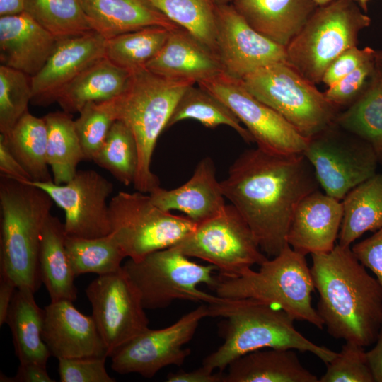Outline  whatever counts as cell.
<instances>
[{"label":"cell","instance_id":"277c9868","mask_svg":"<svg viewBox=\"0 0 382 382\" xmlns=\"http://www.w3.org/2000/svg\"><path fill=\"white\" fill-rule=\"evenodd\" d=\"M53 204L40 187L1 175L0 274L17 288L40 287L41 235Z\"/></svg>","mask_w":382,"mask_h":382},{"label":"cell","instance_id":"8fae6325","mask_svg":"<svg viewBox=\"0 0 382 382\" xmlns=\"http://www.w3.org/2000/svg\"><path fill=\"white\" fill-rule=\"evenodd\" d=\"M172 247L189 257L209 262L227 277L239 276L267 259L251 228L232 204L197 224Z\"/></svg>","mask_w":382,"mask_h":382},{"label":"cell","instance_id":"30bf717a","mask_svg":"<svg viewBox=\"0 0 382 382\" xmlns=\"http://www.w3.org/2000/svg\"><path fill=\"white\" fill-rule=\"evenodd\" d=\"M110 234L126 257L137 261L173 246L197 224L155 205L149 195L119 192L109 202Z\"/></svg>","mask_w":382,"mask_h":382},{"label":"cell","instance_id":"ab89813d","mask_svg":"<svg viewBox=\"0 0 382 382\" xmlns=\"http://www.w3.org/2000/svg\"><path fill=\"white\" fill-rule=\"evenodd\" d=\"M33 98L31 76L0 66V134L7 135L28 112Z\"/></svg>","mask_w":382,"mask_h":382},{"label":"cell","instance_id":"5bb4252c","mask_svg":"<svg viewBox=\"0 0 382 382\" xmlns=\"http://www.w3.org/2000/svg\"><path fill=\"white\" fill-rule=\"evenodd\" d=\"M107 355L149 328L140 294L122 268L98 275L86 289Z\"/></svg>","mask_w":382,"mask_h":382},{"label":"cell","instance_id":"681fc988","mask_svg":"<svg viewBox=\"0 0 382 382\" xmlns=\"http://www.w3.org/2000/svg\"><path fill=\"white\" fill-rule=\"evenodd\" d=\"M224 372L214 373L204 366L191 371H180L170 373L166 377L168 382H223Z\"/></svg>","mask_w":382,"mask_h":382},{"label":"cell","instance_id":"74e56055","mask_svg":"<svg viewBox=\"0 0 382 382\" xmlns=\"http://www.w3.org/2000/svg\"><path fill=\"white\" fill-rule=\"evenodd\" d=\"M24 11L57 40L93 31L79 0H24Z\"/></svg>","mask_w":382,"mask_h":382},{"label":"cell","instance_id":"836d02e7","mask_svg":"<svg viewBox=\"0 0 382 382\" xmlns=\"http://www.w3.org/2000/svg\"><path fill=\"white\" fill-rule=\"evenodd\" d=\"M194 85L190 86L180 98L167 128L180 121L192 119L207 128L228 126L246 142H254L250 132L225 103L204 88Z\"/></svg>","mask_w":382,"mask_h":382},{"label":"cell","instance_id":"d4e9b609","mask_svg":"<svg viewBox=\"0 0 382 382\" xmlns=\"http://www.w3.org/2000/svg\"><path fill=\"white\" fill-rule=\"evenodd\" d=\"M79 1L93 30L106 39L151 26L180 28L146 0Z\"/></svg>","mask_w":382,"mask_h":382},{"label":"cell","instance_id":"ac0fdd59","mask_svg":"<svg viewBox=\"0 0 382 382\" xmlns=\"http://www.w3.org/2000/svg\"><path fill=\"white\" fill-rule=\"evenodd\" d=\"M107 39L93 30L57 41L42 69L31 77L36 105L57 102L62 90L85 69L106 57Z\"/></svg>","mask_w":382,"mask_h":382},{"label":"cell","instance_id":"bcb514c9","mask_svg":"<svg viewBox=\"0 0 382 382\" xmlns=\"http://www.w3.org/2000/svg\"><path fill=\"white\" fill-rule=\"evenodd\" d=\"M352 250L359 261L374 274L382 287V228L355 243Z\"/></svg>","mask_w":382,"mask_h":382},{"label":"cell","instance_id":"d6986e66","mask_svg":"<svg viewBox=\"0 0 382 382\" xmlns=\"http://www.w3.org/2000/svg\"><path fill=\"white\" fill-rule=\"evenodd\" d=\"M71 301H51L44 308L42 337L57 359L107 356L92 316L81 313Z\"/></svg>","mask_w":382,"mask_h":382},{"label":"cell","instance_id":"7c38bea8","mask_svg":"<svg viewBox=\"0 0 382 382\" xmlns=\"http://www.w3.org/2000/svg\"><path fill=\"white\" fill-rule=\"evenodd\" d=\"M303 154L323 191L339 200L375 175L379 165L368 143L335 122L308 139Z\"/></svg>","mask_w":382,"mask_h":382},{"label":"cell","instance_id":"6f0895ef","mask_svg":"<svg viewBox=\"0 0 382 382\" xmlns=\"http://www.w3.org/2000/svg\"><path fill=\"white\" fill-rule=\"evenodd\" d=\"M217 5L232 4L236 0H214Z\"/></svg>","mask_w":382,"mask_h":382},{"label":"cell","instance_id":"60d3db41","mask_svg":"<svg viewBox=\"0 0 382 382\" xmlns=\"http://www.w3.org/2000/svg\"><path fill=\"white\" fill-rule=\"evenodd\" d=\"M79 113L74 120L75 129L85 160L93 161L115 120L105 101L88 103Z\"/></svg>","mask_w":382,"mask_h":382},{"label":"cell","instance_id":"7bdbcfd3","mask_svg":"<svg viewBox=\"0 0 382 382\" xmlns=\"http://www.w3.org/2000/svg\"><path fill=\"white\" fill-rule=\"evenodd\" d=\"M376 66V57L328 86L323 93L327 100L337 106L352 104L364 92Z\"/></svg>","mask_w":382,"mask_h":382},{"label":"cell","instance_id":"5b68a950","mask_svg":"<svg viewBox=\"0 0 382 382\" xmlns=\"http://www.w3.org/2000/svg\"><path fill=\"white\" fill-rule=\"evenodd\" d=\"M195 83L166 78L144 66L132 70L130 83L122 94L105 100L114 119L125 122L134 136L139 155L133 183L137 191L150 193L160 186L151 169L154 148L180 98Z\"/></svg>","mask_w":382,"mask_h":382},{"label":"cell","instance_id":"4316f807","mask_svg":"<svg viewBox=\"0 0 382 382\" xmlns=\"http://www.w3.org/2000/svg\"><path fill=\"white\" fill-rule=\"evenodd\" d=\"M132 70L117 65L106 57L99 59L59 93L57 102L63 111L72 114L86 104L112 99L128 87Z\"/></svg>","mask_w":382,"mask_h":382},{"label":"cell","instance_id":"7402d4cb","mask_svg":"<svg viewBox=\"0 0 382 382\" xmlns=\"http://www.w3.org/2000/svg\"><path fill=\"white\" fill-rule=\"evenodd\" d=\"M149 195L153 203L161 209L180 211L196 224L216 215L226 205L210 157H205L197 163L185 183L172 190L159 186Z\"/></svg>","mask_w":382,"mask_h":382},{"label":"cell","instance_id":"ba28073f","mask_svg":"<svg viewBox=\"0 0 382 382\" xmlns=\"http://www.w3.org/2000/svg\"><path fill=\"white\" fill-rule=\"evenodd\" d=\"M241 81L307 139L332 125L338 114L337 107L286 62L262 66Z\"/></svg>","mask_w":382,"mask_h":382},{"label":"cell","instance_id":"f6af8a7d","mask_svg":"<svg viewBox=\"0 0 382 382\" xmlns=\"http://www.w3.org/2000/svg\"><path fill=\"white\" fill-rule=\"evenodd\" d=\"M376 51L369 47H352L340 54L325 70L322 82L328 86L348 75L364 63L374 59Z\"/></svg>","mask_w":382,"mask_h":382},{"label":"cell","instance_id":"ffe728a7","mask_svg":"<svg viewBox=\"0 0 382 382\" xmlns=\"http://www.w3.org/2000/svg\"><path fill=\"white\" fill-rule=\"evenodd\" d=\"M342 214L341 200L319 189L309 193L294 210L287 243L305 255L330 251L336 245Z\"/></svg>","mask_w":382,"mask_h":382},{"label":"cell","instance_id":"3957f363","mask_svg":"<svg viewBox=\"0 0 382 382\" xmlns=\"http://www.w3.org/2000/svg\"><path fill=\"white\" fill-rule=\"evenodd\" d=\"M207 306L209 317L226 318L224 343L203 360L202 365L212 371H224L235 359L264 348L311 352L326 364L337 354L303 336L294 326L295 320L276 306L253 299L219 296Z\"/></svg>","mask_w":382,"mask_h":382},{"label":"cell","instance_id":"52a82bcc","mask_svg":"<svg viewBox=\"0 0 382 382\" xmlns=\"http://www.w3.org/2000/svg\"><path fill=\"white\" fill-rule=\"evenodd\" d=\"M352 0H335L318 6L286 47V63L313 84L322 81L330 64L357 46L359 32L371 18Z\"/></svg>","mask_w":382,"mask_h":382},{"label":"cell","instance_id":"484cf974","mask_svg":"<svg viewBox=\"0 0 382 382\" xmlns=\"http://www.w3.org/2000/svg\"><path fill=\"white\" fill-rule=\"evenodd\" d=\"M294 349L264 348L233 360L223 382H318Z\"/></svg>","mask_w":382,"mask_h":382},{"label":"cell","instance_id":"7dc6e473","mask_svg":"<svg viewBox=\"0 0 382 382\" xmlns=\"http://www.w3.org/2000/svg\"><path fill=\"white\" fill-rule=\"evenodd\" d=\"M0 175L21 182L32 180L31 176L25 170L10 151L4 137L0 134Z\"/></svg>","mask_w":382,"mask_h":382},{"label":"cell","instance_id":"83f0119b","mask_svg":"<svg viewBox=\"0 0 382 382\" xmlns=\"http://www.w3.org/2000/svg\"><path fill=\"white\" fill-rule=\"evenodd\" d=\"M65 238L64 223L50 214L42 231L39 267L51 301H74L77 298L76 276L66 254Z\"/></svg>","mask_w":382,"mask_h":382},{"label":"cell","instance_id":"f546056e","mask_svg":"<svg viewBox=\"0 0 382 382\" xmlns=\"http://www.w3.org/2000/svg\"><path fill=\"white\" fill-rule=\"evenodd\" d=\"M341 201L343 214L337 243L350 246L366 232L382 228V173L357 185Z\"/></svg>","mask_w":382,"mask_h":382},{"label":"cell","instance_id":"1f68e13d","mask_svg":"<svg viewBox=\"0 0 382 382\" xmlns=\"http://www.w3.org/2000/svg\"><path fill=\"white\" fill-rule=\"evenodd\" d=\"M4 139L33 181H53L47 159V129L44 117L28 111L18 121Z\"/></svg>","mask_w":382,"mask_h":382},{"label":"cell","instance_id":"7a4b0ae2","mask_svg":"<svg viewBox=\"0 0 382 382\" xmlns=\"http://www.w3.org/2000/svg\"><path fill=\"white\" fill-rule=\"evenodd\" d=\"M310 267L319 294L317 312L330 336L364 347L376 342L382 325V287L354 255L336 243L311 254Z\"/></svg>","mask_w":382,"mask_h":382},{"label":"cell","instance_id":"e0dca14e","mask_svg":"<svg viewBox=\"0 0 382 382\" xmlns=\"http://www.w3.org/2000/svg\"><path fill=\"white\" fill-rule=\"evenodd\" d=\"M216 54L224 72L242 79L255 70L286 62V48L255 30L231 4L216 5Z\"/></svg>","mask_w":382,"mask_h":382},{"label":"cell","instance_id":"11a10c76","mask_svg":"<svg viewBox=\"0 0 382 382\" xmlns=\"http://www.w3.org/2000/svg\"><path fill=\"white\" fill-rule=\"evenodd\" d=\"M317 6H322L330 4L335 0H313Z\"/></svg>","mask_w":382,"mask_h":382},{"label":"cell","instance_id":"4fadbf2b","mask_svg":"<svg viewBox=\"0 0 382 382\" xmlns=\"http://www.w3.org/2000/svg\"><path fill=\"white\" fill-rule=\"evenodd\" d=\"M197 83L233 111L257 147L282 154L303 153L308 139L250 93L240 79L222 72Z\"/></svg>","mask_w":382,"mask_h":382},{"label":"cell","instance_id":"f907efd6","mask_svg":"<svg viewBox=\"0 0 382 382\" xmlns=\"http://www.w3.org/2000/svg\"><path fill=\"white\" fill-rule=\"evenodd\" d=\"M17 289L6 276L0 274V325L6 323L10 305Z\"/></svg>","mask_w":382,"mask_h":382},{"label":"cell","instance_id":"9a60e30c","mask_svg":"<svg viewBox=\"0 0 382 382\" xmlns=\"http://www.w3.org/2000/svg\"><path fill=\"white\" fill-rule=\"evenodd\" d=\"M205 317H209L207 303L165 328H147L110 355L112 370L120 374L133 373L152 378L167 366L182 365L190 354V349L183 346L191 340Z\"/></svg>","mask_w":382,"mask_h":382},{"label":"cell","instance_id":"9c48e42d","mask_svg":"<svg viewBox=\"0 0 382 382\" xmlns=\"http://www.w3.org/2000/svg\"><path fill=\"white\" fill-rule=\"evenodd\" d=\"M122 269L138 289L145 309L166 308L178 299L207 304L219 299L198 288L204 284L214 289L218 277L213 273L217 268L192 262L173 247L137 261L129 259Z\"/></svg>","mask_w":382,"mask_h":382},{"label":"cell","instance_id":"e575fe53","mask_svg":"<svg viewBox=\"0 0 382 382\" xmlns=\"http://www.w3.org/2000/svg\"><path fill=\"white\" fill-rule=\"evenodd\" d=\"M146 1L171 22L187 31L217 57V4L214 0Z\"/></svg>","mask_w":382,"mask_h":382},{"label":"cell","instance_id":"8992f818","mask_svg":"<svg viewBox=\"0 0 382 382\" xmlns=\"http://www.w3.org/2000/svg\"><path fill=\"white\" fill-rule=\"evenodd\" d=\"M259 266L258 271L249 268L237 277H218L214 288L216 295L259 300L282 308L294 320L323 329V321L312 305L315 286L305 255L287 245Z\"/></svg>","mask_w":382,"mask_h":382},{"label":"cell","instance_id":"f1b7e54d","mask_svg":"<svg viewBox=\"0 0 382 382\" xmlns=\"http://www.w3.org/2000/svg\"><path fill=\"white\" fill-rule=\"evenodd\" d=\"M34 294L28 289H16L6 323L11 329L15 354L20 363L46 365L52 355L42 337L44 309L35 302Z\"/></svg>","mask_w":382,"mask_h":382},{"label":"cell","instance_id":"603a6c76","mask_svg":"<svg viewBox=\"0 0 382 382\" xmlns=\"http://www.w3.org/2000/svg\"><path fill=\"white\" fill-rule=\"evenodd\" d=\"M145 67L161 76L197 82L224 72L219 59L187 31L178 28Z\"/></svg>","mask_w":382,"mask_h":382},{"label":"cell","instance_id":"9f6ffc18","mask_svg":"<svg viewBox=\"0 0 382 382\" xmlns=\"http://www.w3.org/2000/svg\"><path fill=\"white\" fill-rule=\"evenodd\" d=\"M376 59L377 63L382 68V52H376Z\"/></svg>","mask_w":382,"mask_h":382},{"label":"cell","instance_id":"2e32d148","mask_svg":"<svg viewBox=\"0 0 382 382\" xmlns=\"http://www.w3.org/2000/svg\"><path fill=\"white\" fill-rule=\"evenodd\" d=\"M27 183L47 192L64 212L66 236L92 238L110 233L109 202L113 184L93 170H77L68 183Z\"/></svg>","mask_w":382,"mask_h":382},{"label":"cell","instance_id":"4dcf8cb0","mask_svg":"<svg viewBox=\"0 0 382 382\" xmlns=\"http://www.w3.org/2000/svg\"><path fill=\"white\" fill-rule=\"evenodd\" d=\"M334 122L368 143L382 165V68L377 62L364 92Z\"/></svg>","mask_w":382,"mask_h":382},{"label":"cell","instance_id":"f5cc1de1","mask_svg":"<svg viewBox=\"0 0 382 382\" xmlns=\"http://www.w3.org/2000/svg\"><path fill=\"white\" fill-rule=\"evenodd\" d=\"M24 11V0H0V17Z\"/></svg>","mask_w":382,"mask_h":382},{"label":"cell","instance_id":"cb8c5ba5","mask_svg":"<svg viewBox=\"0 0 382 382\" xmlns=\"http://www.w3.org/2000/svg\"><path fill=\"white\" fill-rule=\"evenodd\" d=\"M231 4L255 30L285 48L318 7L313 0H236Z\"/></svg>","mask_w":382,"mask_h":382},{"label":"cell","instance_id":"6da1fadb","mask_svg":"<svg viewBox=\"0 0 382 382\" xmlns=\"http://www.w3.org/2000/svg\"><path fill=\"white\" fill-rule=\"evenodd\" d=\"M220 184L262 253L272 257L289 245L287 234L299 202L320 187L303 154H277L257 146L243 151Z\"/></svg>","mask_w":382,"mask_h":382},{"label":"cell","instance_id":"b9f144b4","mask_svg":"<svg viewBox=\"0 0 382 382\" xmlns=\"http://www.w3.org/2000/svg\"><path fill=\"white\" fill-rule=\"evenodd\" d=\"M364 348L345 341L318 382H374Z\"/></svg>","mask_w":382,"mask_h":382},{"label":"cell","instance_id":"d6a6232c","mask_svg":"<svg viewBox=\"0 0 382 382\" xmlns=\"http://www.w3.org/2000/svg\"><path fill=\"white\" fill-rule=\"evenodd\" d=\"M47 129V159L53 182L62 185L71 180L79 163L85 160L70 113L50 112L43 117Z\"/></svg>","mask_w":382,"mask_h":382},{"label":"cell","instance_id":"44dd1931","mask_svg":"<svg viewBox=\"0 0 382 382\" xmlns=\"http://www.w3.org/2000/svg\"><path fill=\"white\" fill-rule=\"evenodd\" d=\"M56 38L25 11L0 17V62L33 77L44 66Z\"/></svg>","mask_w":382,"mask_h":382},{"label":"cell","instance_id":"db71d44e","mask_svg":"<svg viewBox=\"0 0 382 382\" xmlns=\"http://www.w3.org/2000/svg\"><path fill=\"white\" fill-rule=\"evenodd\" d=\"M352 1L357 2L360 8L363 10V11H364L365 13L367 12L368 3L370 0H352Z\"/></svg>","mask_w":382,"mask_h":382},{"label":"cell","instance_id":"8d00e7d4","mask_svg":"<svg viewBox=\"0 0 382 382\" xmlns=\"http://www.w3.org/2000/svg\"><path fill=\"white\" fill-rule=\"evenodd\" d=\"M170 30L151 26L110 37L107 39L105 56L129 70L144 67L161 50Z\"/></svg>","mask_w":382,"mask_h":382},{"label":"cell","instance_id":"f35d334b","mask_svg":"<svg viewBox=\"0 0 382 382\" xmlns=\"http://www.w3.org/2000/svg\"><path fill=\"white\" fill-rule=\"evenodd\" d=\"M93 161L124 185L134 183L139 162L138 149L133 133L125 122L118 120L113 122Z\"/></svg>","mask_w":382,"mask_h":382},{"label":"cell","instance_id":"c3c4849f","mask_svg":"<svg viewBox=\"0 0 382 382\" xmlns=\"http://www.w3.org/2000/svg\"><path fill=\"white\" fill-rule=\"evenodd\" d=\"M1 381L9 382H54L48 374L45 364L36 362L20 363L15 376L6 378L1 375Z\"/></svg>","mask_w":382,"mask_h":382},{"label":"cell","instance_id":"ee69618b","mask_svg":"<svg viewBox=\"0 0 382 382\" xmlns=\"http://www.w3.org/2000/svg\"><path fill=\"white\" fill-rule=\"evenodd\" d=\"M107 356L59 359L58 372L62 382H115L105 369Z\"/></svg>","mask_w":382,"mask_h":382},{"label":"cell","instance_id":"d590c367","mask_svg":"<svg viewBox=\"0 0 382 382\" xmlns=\"http://www.w3.org/2000/svg\"><path fill=\"white\" fill-rule=\"evenodd\" d=\"M65 248L76 277L115 272L122 268V261L126 257L110 233L92 238L66 236Z\"/></svg>","mask_w":382,"mask_h":382},{"label":"cell","instance_id":"816d5d0a","mask_svg":"<svg viewBox=\"0 0 382 382\" xmlns=\"http://www.w3.org/2000/svg\"><path fill=\"white\" fill-rule=\"evenodd\" d=\"M366 357L374 382H382V325L374 346L366 352Z\"/></svg>","mask_w":382,"mask_h":382}]
</instances>
